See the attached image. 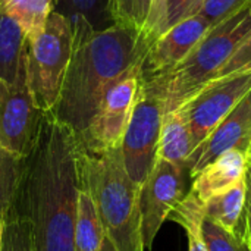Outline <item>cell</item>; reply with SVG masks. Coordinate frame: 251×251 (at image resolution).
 Instances as JSON below:
<instances>
[{
    "mask_svg": "<svg viewBox=\"0 0 251 251\" xmlns=\"http://www.w3.org/2000/svg\"><path fill=\"white\" fill-rule=\"evenodd\" d=\"M79 151L72 131L46 113L9 210L29 224L35 251H75Z\"/></svg>",
    "mask_w": 251,
    "mask_h": 251,
    "instance_id": "cell-1",
    "label": "cell"
},
{
    "mask_svg": "<svg viewBox=\"0 0 251 251\" xmlns=\"http://www.w3.org/2000/svg\"><path fill=\"white\" fill-rule=\"evenodd\" d=\"M149 46L137 32L118 24L75 37L74 54L59 100L49 115L68 126L79 143L104 94L143 63Z\"/></svg>",
    "mask_w": 251,
    "mask_h": 251,
    "instance_id": "cell-2",
    "label": "cell"
},
{
    "mask_svg": "<svg viewBox=\"0 0 251 251\" xmlns=\"http://www.w3.org/2000/svg\"><path fill=\"white\" fill-rule=\"evenodd\" d=\"M79 165L81 184L93 196L104 234L116 250L146 251L141 232V187L128 176L121 147L103 153L81 150Z\"/></svg>",
    "mask_w": 251,
    "mask_h": 251,
    "instance_id": "cell-3",
    "label": "cell"
},
{
    "mask_svg": "<svg viewBox=\"0 0 251 251\" xmlns=\"http://www.w3.org/2000/svg\"><path fill=\"white\" fill-rule=\"evenodd\" d=\"M250 32L251 0H249L234 15L212 26L179 65L163 75H157L165 85V112L179 107L200 87L216 78Z\"/></svg>",
    "mask_w": 251,
    "mask_h": 251,
    "instance_id": "cell-4",
    "label": "cell"
},
{
    "mask_svg": "<svg viewBox=\"0 0 251 251\" xmlns=\"http://www.w3.org/2000/svg\"><path fill=\"white\" fill-rule=\"evenodd\" d=\"M165 109L162 78L141 72L137 100L121 143L125 171L138 187H143L157 160Z\"/></svg>",
    "mask_w": 251,
    "mask_h": 251,
    "instance_id": "cell-5",
    "label": "cell"
},
{
    "mask_svg": "<svg viewBox=\"0 0 251 251\" xmlns=\"http://www.w3.org/2000/svg\"><path fill=\"white\" fill-rule=\"evenodd\" d=\"M74 26L71 19L54 10L44 29L28 40L26 74L38 107L49 113L56 106L74 54Z\"/></svg>",
    "mask_w": 251,
    "mask_h": 251,
    "instance_id": "cell-6",
    "label": "cell"
},
{
    "mask_svg": "<svg viewBox=\"0 0 251 251\" xmlns=\"http://www.w3.org/2000/svg\"><path fill=\"white\" fill-rule=\"evenodd\" d=\"M44 116L29 88L26 65L13 84L0 79V143L7 151L25 159L38 140Z\"/></svg>",
    "mask_w": 251,
    "mask_h": 251,
    "instance_id": "cell-7",
    "label": "cell"
},
{
    "mask_svg": "<svg viewBox=\"0 0 251 251\" xmlns=\"http://www.w3.org/2000/svg\"><path fill=\"white\" fill-rule=\"evenodd\" d=\"M250 91L251 71L235 72L206 82L179 106L187 118L196 149Z\"/></svg>",
    "mask_w": 251,
    "mask_h": 251,
    "instance_id": "cell-8",
    "label": "cell"
},
{
    "mask_svg": "<svg viewBox=\"0 0 251 251\" xmlns=\"http://www.w3.org/2000/svg\"><path fill=\"white\" fill-rule=\"evenodd\" d=\"M141 65L131 69L104 94L84 138L78 143L87 153H103L121 147L140 87Z\"/></svg>",
    "mask_w": 251,
    "mask_h": 251,
    "instance_id": "cell-9",
    "label": "cell"
},
{
    "mask_svg": "<svg viewBox=\"0 0 251 251\" xmlns=\"http://www.w3.org/2000/svg\"><path fill=\"white\" fill-rule=\"evenodd\" d=\"M188 176H191L188 168L157 157L140 193L141 232L146 250L153 249L162 225L185 199Z\"/></svg>",
    "mask_w": 251,
    "mask_h": 251,
    "instance_id": "cell-10",
    "label": "cell"
},
{
    "mask_svg": "<svg viewBox=\"0 0 251 251\" xmlns=\"http://www.w3.org/2000/svg\"><path fill=\"white\" fill-rule=\"evenodd\" d=\"M210 28V21L201 13L191 15L172 25L149 46L141 72L147 75L169 72L191 53Z\"/></svg>",
    "mask_w": 251,
    "mask_h": 251,
    "instance_id": "cell-11",
    "label": "cell"
},
{
    "mask_svg": "<svg viewBox=\"0 0 251 251\" xmlns=\"http://www.w3.org/2000/svg\"><path fill=\"white\" fill-rule=\"evenodd\" d=\"M251 149V91L216 125L209 137L194 150L188 169L191 178L209 163L231 150L249 153Z\"/></svg>",
    "mask_w": 251,
    "mask_h": 251,
    "instance_id": "cell-12",
    "label": "cell"
},
{
    "mask_svg": "<svg viewBox=\"0 0 251 251\" xmlns=\"http://www.w3.org/2000/svg\"><path fill=\"white\" fill-rule=\"evenodd\" d=\"M112 22L132 29L151 44L166 31L168 0H109Z\"/></svg>",
    "mask_w": 251,
    "mask_h": 251,
    "instance_id": "cell-13",
    "label": "cell"
},
{
    "mask_svg": "<svg viewBox=\"0 0 251 251\" xmlns=\"http://www.w3.org/2000/svg\"><path fill=\"white\" fill-rule=\"evenodd\" d=\"M247 154L241 150H231L209 163L193 179L191 193L201 201H207L244 179Z\"/></svg>",
    "mask_w": 251,
    "mask_h": 251,
    "instance_id": "cell-14",
    "label": "cell"
},
{
    "mask_svg": "<svg viewBox=\"0 0 251 251\" xmlns=\"http://www.w3.org/2000/svg\"><path fill=\"white\" fill-rule=\"evenodd\" d=\"M28 37L0 3V79L13 84L26 65Z\"/></svg>",
    "mask_w": 251,
    "mask_h": 251,
    "instance_id": "cell-15",
    "label": "cell"
},
{
    "mask_svg": "<svg viewBox=\"0 0 251 251\" xmlns=\"http://www.w3.org/2000/svg\"><path fill=\"white\" fill-rule=\"evenodd\" d=\"M196 146L193 135L182 110L176 107L165 112L157 157H162L178 166L188 168V162Z\"/></svg>",
    "mask_w": 251,
    "mask_h": 251,
    "instance_id": "cell-16",
    "label": "cell"
},
{
    "mask_svg": "<svg viewBox=\"0 0 251 251\" xmlns=\"http://www.w3.org/2000/svg\"><path fill=\"white\" fill-rule=\"evenodd\" d=\"M246 176V175H244ZM204 218L228 232H246V181L213 196L203 203Z\"/></svg>",
    "mask_w": 251,
    "mask_h": 251,
    "instance_id": "cell-17",
    "label": "cell"
},
{
    "mask_svg": "<svg viewBox=\"0 0 251 251\" xmlns=\"http://www.w3.org/2000/svg\"><path fill=\"white\" fill-rule=\"evenodd\" d=\"M56 10L71 19L74 37H82L113 25L109 0H59Z\"/></svg>",
    "mask_w": 251,
    "mask_h": 251,
    "instance_id": "cell-18",
    "label": "cell"
},
{
    "mask_svg": "<svg viewBox=\"0 0 251 251\" xmlns=\"http://www.w3.org/2000/svg\"><path fill=\"white\" fill-rule=\"evenodd\" d=\"M104 235L96 201L81 184L75 224V251H99Z\"/></svg>",
    "mask_w": 251,
    "mask_h": 251,
    "instance_id": "cell-19",
    "label": "cell"
},
{
    "mask_svg": "<svg viewBox=\"0 0 251 251\" xmlns=\"http://www.w3.org/2000/svg\"><path fill=\"white\" fill-rule=\"evenodd\" d=\"M0 3L25 31L28 40H32L44 29L59 0H0Z\"/></svg>",
    "mask_w": 251,
    "mask_h": 251,
    "instance_id": "cell-20",
    "label": "cell"
},
{
    "mask_svg": "<svg viewBox=\"0 0 251 251\" xmlns=\"http://www.w3.org/2000/svg\"><path fill=\"white\" fill-rule=\"evenodd\" d=\"M168 219L176 222L185 229L188 238V251H209L201 232V225L204 221L203 203L191 191L171 212Z\"/></svg>",
    "mask_w": 251,
    "mask_h": 251,
    "instance_id": "cell-21",
    "label": "cell"
},
{
    "mask_svg": "<svg viewBox=\"0 0 251 251\" xmlns=\"http://www.w3.org/2000/svg\"><path fill=\"white\" fill-rule=\"evenodd\" d=\"M24 168V159L7 151L0 143V218L6 221Z\"/></svg>",
    "mask_w": 251,
    "mask_h": 251,
    "instance_id": "cell-22",
    "label": "cell"
},
{
    "mask_svg": "<svg viewBox=\"0 0 251 251\" xmlns=\"http://www.w3.org/2000/svg\"><path fill=\"white\" fill-rule=\"evenodd\" d=\"M201 232L209 251H251L247 231L243 234H232L204 218Z\"/></svg>",
    "mask_w": 251,
    "mask_h": 251,
    "instance_id": "cell-23",
    "label": "cell"
},
{
    "mask_svg": "<svg viewBox=\"0 0 251 251\" xmlns=\"http://www.w3.org/2000/svg\"><path fill=\"white\" fill-rule=\"evenodd\" d=\"M3 251H35L29 224L15 215H7L3 235Z\"/></svg>",
    "mask_w": 251,
    "mask_h": 251,
    "instance_id": "cell-24",
    "label": "cell"
},
{
    "mask_svg": "<svg viewBox=\"0 0 251 251\" xmlns=\"http://www.w3.org/2000/svg\"><path fill=\"white\" fill-rule=\"evenodd\" d=\"M249 0H204L197 13L204 15L212 26H216L231 15H234Z\"/></svg>",
    "mask_w": 251,
    "mask_h": 251,
    "instance_id": "cell-25",
    "label": "cell"
},
{
    "mask_svg": "<svg viewBox=\"0 0 251 251\" xmlns=\"http://www.w3.org/2000/svg\"><path fill=\"white\" fill-rule=\"evenodd\" d=\"M251 71V32L247 38L240 44L231 59L225 63V66L219 71L216 78L225 76L235 72H250ZM215 79V78H213Z\"/></svg>",
    "mask_w": 251,
    "mask_h": 251,
    "instance_id": "cell-26",
    "label": "cell"
},
{
    "mask_svg": "<svg viewBox=\"0 0 251 251\" xmlns=\"http://www.w3.org/2000/svg\"><path fill=\"white\" fill-rule=\"evenodd\" d=\"M204 0H168V22L166 29L179 21L196 15Z\"/></svg>",
    "mask_w": 251,
    "mask_h": 251,
    "instance_id": "cell-27",
    "label": "cell"
},
{
    "mask_svg": "<svg viewBox=\"0 0 251 251\" xmlns=\"http://www.w3.org/2000/svg\"><path fill=\"white\" fill-rule=\"evenodd\" d=\"M246 206L251 210V156L247 154V169H246Z\"/></svg>",
    "mask_w": 251,
    "mask_h": 251,
    "instance_id": "cell-28",
    "label": "cell"
},
{
    "mask_svg": "<svg viewBox=\"0 0 251 251\" xmlns=\"http://www.w3.org/2000/svg\"><path fill=\"white\" fill-rule=\"evenodd\" d=\"M246 231H247V238L251 250V210L247 206H246Z\"/></svg>",
    "mask_w": 251,
    "mask_h": 251,
    "instance_id": "cell-29",
    "label": "cell"
},
{
    "mask_svg": "<svg viewBox=\"0 0 251 251\" xmlns=\"http://www.w3.org/2000/svg\"><path fill=\"white\" fill-rule=\"evenodd\" d=\"M99 251H118V250H116L115 244L110 241V238H109L107 235H104L103 243H101V247H100V250Z\"/></svg>",
    "mask_w": 251,
    "mask_h": 251,
    "instance_id": "cell-30",
    "label": "cell"
},
{
    "mask_svg": "<svg viewBox=\"0 0 251 251\" xmlns=\"http://www.w3.org/2000/svg\"><path fill=\"white\" fill-rule=\"evenodd\" d=\"M4 224L6 221L0 218V251H3V235H4Z\"/></svg>",
    "mask_w": 251,
    "mask_h": 251,
    "instance_id": "cell-31",
    "label": "cell"
},
{
    "mask_svg": "<svg viewBox=\"0 0 251 251\" xmlns=\"http://www.w3.org/2000/svg\"><path fill=\"white\" fill-rule=\"evenodd\" d=\"M249 154H250V156H251V149H250V151H249Z\"/></svg>",
    "mask_w": 251,
    "mask_h": 251,
    "instance_id": "cell-32",
    "label": "cell"
}]
</instances>
